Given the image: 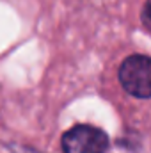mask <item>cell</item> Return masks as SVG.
<instances>
[{
    "mask_svg": "<svg viewBox=\"0 0 151 153\" xmlns=\"http://www.w3.org/2000/svg\"><path fill=\"white\" fill-rule=\"evenodd\" d=\"M119 82L135 98H151V57L130 55L119 68Z\"/></svg>",
    "mask_w": 151,
    "mask_h": 153,
    "instance_id": "6da1fadb",
    "label": "cell"
},
{
    "mask_svg": "<svg viewBox=\"0 0 151 153\" xmlns=\"http://www.w3.org/2000/svg\"><path fill=\"white\" fill-rule=\"evenodd\" d=\"M141 20H142L144 29L151 34V0H146V4L142 7V13H141Z\"/></svg>",
    "mask_w": 151,
    "mask_h": 153,
    "instance_id": "3957f363",
    "label": "cell"
},
{
    "mask_svg": "<svg viewBox=\"0 0 151 153\" xmlns=\"http://www.w3.org/2000/svg\"><path fill=\"white\" fill-rule=\"evenodd\" d=\"M107 134L91 125H76L62 135L64 153H107Z\"/></svg>",
    "mask_w": 151,
    "mask_h": 153,
    "instance_id": "7a4b0ae2",
    "label": "cell"
}]
</instances>
